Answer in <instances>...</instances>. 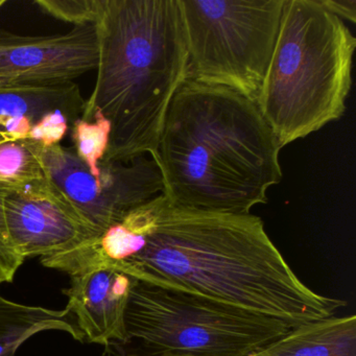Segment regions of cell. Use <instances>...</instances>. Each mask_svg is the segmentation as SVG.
<instances>
[{
    "label": "cell",
    "instance_id": "obj_1",
    "mask_svg": "<svg viewBox=\"0 0 356 356\" xmlns=\"http://www.w3.org/2000/svg\"><path fill=\"white\" fill-rule=\"evenodd\" d=\"M114 268L136 280L228 304L293 328L334 316L347 304L306 286L259 216L181 207L163 193L145 204L138 251Z\"/></svg>",
    "mask_w": 356,
    "mask_h": 356
},
{
    "label": "cell",
    "instance_id": "obj_2",
    "mask_svg": "<svg viewBox=\"0 0 356 356\" xmlns=\"http://www.w3.org/2000/svg\"><path fill=\"white\" fill-rule=\"evenodd\" d=\"M281 149L255 102L188 80L170 104L158 143L163 195L191 209L251 213L282 180Z\"/></svg>",
    "mask_w": 356,
    "mask_h": 356
},
{
    "label": "cell",
    "instance_id": "obj_3",
    "mask_svg": "<svg viewBox=\"0 0 356 356\" xmlns=\"http://www.w3.org/2000/svg\"><path fill=\"white\" fill-rule=\"evenodd\" d=\"M95 26L97 82L81 118L110 122L104 159L156 158L170 104L189 80L179 0H104Z\"/></svg>",
    "mask_w": 356,
    "mask_h": 356
},
{
    "label": "cell",
    "instance_id": "obj_4",
    "mask_svg": "<svg viewBox=\"0 0 356 356\" xmlns=\"http://www.w3.org/2000/svg\"><path fill=\"white\" fill-rule=\"evenodd\" d=\"M356 38L321 0H285L256 105L281 149L341 120Z\"/></svg>",
    "mask_w": 356,
    "mask_h": 356
},
{
    "label": "cell",
    "instance_id": "obj_5",
    "mask_svg": "<svg viewBox=\"0 0 356 356\" xmlns=\"http://www.w3.org/2000/svg\"><path fill=\"white\" fill-rule=\"evenodd\" d=\"M127 343L149 356H249L293 327L193 293L136 280L127 305Z\"/></svg>",
    "mask_w": 356,
    "mask_h": 356
},
{
    "label": "cell",
    "instance_id": "obj_6",
    "mask_svg": "<svg viewBox=\"0 0 356 356\" xmlns=\"http://www.w3.org/2000/svg\"><path fill=\"white\" fill-rule=\"evenodd\" d=\"M189 80L256 102L266 78L285 0H179Z\"/></svg>",
    "mask_w": 356,
    "mask_h": 356
},
{
    "label": "cell",
    "instance_id": "obj_7",
    "mask_svg": "<svg viewBox=\"0 0 356 356\" xmlns=\"http://www.w3.org/2000/svg\"><path fill=\"white\" fill-rule=\"evenodd\" d=\"M47 179L99 234L129 211L163 193L157 160L145 155L129 161L104 159L90 170L72 147H45Z\"/></svg>",
    "mask_w": 356,
    "mask_h": 356
},
{
    "label": "cell",
    "instance_id": "obj_8",
    "mask_svg": "<svg viewBox=\"0 0 356 356\" xmlns=\"http://www.w3.org/2000/svg\"><path fill=\"white\" fill-rule=\"evenodd\" d=\"M95 24L74 26L65 34L22 36L0 32V86H53L97 70Z\"/></svg>",
    "mask_w": 356,
    "mask_h": 356
},
{
    "label": "cell",
    "instance_id": "obj_9",
    "mask_svg": "<svg viewBox=\"0 0 356 356\" xmlns=\"http://www.w3.org/2000/svg\"><path fill=\"white\" fill-rule=\"evenodd\" d=\"M5 210L12 245L24 259L60 253L99 235L49 179L10 191Z\"/></svg>",
    "mask_w": 356,
    "mask_h": 356
},
{
    "label": "cell",
    "instance_id": "obj_10",
    "mask_svg": "<svg viewBox=\"0 0 356 356\" xmlns=\"http://www.w3.org/2000/svg\"><path fill=\"white\" fill-rule=\"evenodd\" d=\"M135 282L136 279L111 266L72 275L66 309L82 341L106 346L127 343L124 316Z\"/></svg>",
    "mask_w": 356,
    "mask_h": 356
},
{
    "label": "cell",
    "instance_id": "obj_11",
    "mask_svg": "<svg viewBox=\"0 0 356 356\" xmlns=\"http://www.w3.org/2000/svg\"><path fill=\"white\" fill-rule=\"evenodd\" d=\"M74 82L53 86H0V135L36 143L37 130L51 114L76 122L85 109Z\"/></svg>",
    "mask_w": 356,
    "mask_h": 356
},
{
    "label": "cell",
    "instance_id": "obj_12",
    "mask_svg": "<svg viewBox=\"0 0 356 356\" xmlns=\"http://www.w3.org/2000/svg\"><path fill=\"white\" fill-rule=\"evenodd\" d=\"M249 356H356V316L300 325Z\"/></svg>",
    "mask_w": 356,
    "mask_h": 356
},
{
    "label": "cell",
    "instance_id": "obj_13",
    "mask_svg": "<svg viewBox=\"0 0 356 356\" xmlns=\"http://www.w3.org/2000/svg\"><path fill=\"white\" fill-rule=\"evenodd\" d=\"M68 332L82 341L68 310L26 305L0 296V356H15L22 343L43 331Z\"/></svg>",
    "mask_w": 356,
    "mask_h": 356
},
{
    "label": "cell",
    "instance_id": "obj_14",
    "mask_svg": "<svg viewBox=\"0 0 356 356\" xmlns=\"http://www.w3.org/2000/svg\"><path fill=\"white\" fill-rule=\"evenodd\" d=\"M44 149L34 141L0 135V187L17 191L47 179Z\"/></svg>",
    "mask_w": 356,
    "mask_h": 356
},
{
    "label": "cell",
    "instance_id": "obj_15",
    "mask_svg": "<svg viewBox=\"0 0 356 356\" xmlns=\"http://www.w3.org/2000/svg\"><path fill=\"white\" fill-rule=\"evenodd\" d=\"M74 151L90 170L103 161L109 147L111 126L99 113L79 118L72 127Z\"/></svg>",
    "mask_w": 356,
    "mask_h": 356
},
{
    "label": "cell",
    "instance_id": "obj_16",
    "mask_svg": "<svg viewBox=\"0 0 356 356\" xmlns=\"http://www.w3.org/2000/svg\"><path fill=\"white\" fill-rule=\"evenodd\" d=\"M35 3L49 15L80 26L97 24L104 0H37Z\"/></svg>",
    "mask_w": 356,
    "mask_h": 356
},
{
    "label": "cell",
    "instance_id": "obj_17",
    "mask_svg": "<svg viewBox=\"0 0 356 356\" xmlns=\"http://www.w3.org/2000/svg\"><path fill=\"white\" fill-rule=\"evenodd\" d=\"M9 189L0 187V272L3 273L6 282H12L16 273L24 264V258L18 255L12 245L7 220H6L5 201Z\"/></svg>",
    "mask_w": 356,
    "mask_h": 356
},
{
    "label": "cell",
    "instance_id": "obj_18",
    "mask_svg": "<svg viewBox=\"0 0 356 356\" xmlns=\"http://www.w3.org/2000/svg\"><path fill=\"white\" fill-rule=\"evenodd\" d=\"M331 13L352 24L356 22V1L354 0H321Z\"/></svg>",
    "mask_w": 356,
    "mask_h": 356
},
{
    "label": "cell",
    "instance_id": "obj_19",
    "mask_svg": "<svg viewBox=\"0 0 356 356\" xmlns=\"http://www.w3.org/2000/svg\"><path fill=\"white\" fill-rule=\"evenodd\" d=\"M5 282V277H3V273L0 272V284H3Z\"/></svg>",
    "mask_w": 356,
    "mask_h": 356
},
{
    "label": "cell",
    "instance_id": "obj_20",
    "mask_svg": "<svg viewBox=\"0 0 356 356\" xmlns=\"http://www.w3.org/2000/svg\"><path fill=\"white\" fill-rule=\"evenodd\" d=\"M6 3H7V0H0V9H1Z\"/></svg>",
    "mask_w": 356,
    "mask_h": 356
},
{
    "label": "cell",
    "instance_id": "obj_21",
    "mask_svg": "<svg viewBox=\"0 0 356 356\" xmlns=\"http://www.w3.org/2000/svg\"><path fill=\"white\" fill-rule=\"evenodd\" d=\"M162 356H180V355H162Z\"/></svg>",
    "mask_w": 356,
    "mask_h": 356
}]
</instances>
